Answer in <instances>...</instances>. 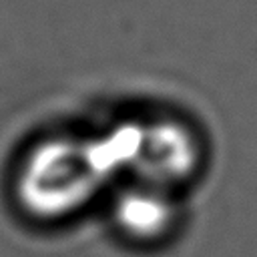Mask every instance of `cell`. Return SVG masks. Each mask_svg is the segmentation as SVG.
<instances>
[{"label": "cell", "instance_id": "2", "mask_svg": "<svg viewBox=\"0 0 257 257\" xmlns=\"http://www.w3.org/2000/svg\"><path fill=\"white\" fill-rule=\"evenodd\" d=\"M124 175L122 181L147 183L179 193L203 165V143L185 120L159 116H133L116 122Z\"/></svg>", "mask_w": 257, "mask_h": 257}, {"label": "cell", "instance_id": "1", "mask_svg": "<svg viewBox=\"0 0 257 257\" xmlns=\"http://www.w3.org/2000/svg\"><path fill=\"white\" fill-rule=\"evenodd\" d=\"M114 185L100 135L46 133L12 163L8 197L26 221L52 227L84 213Z\"/></svg>", "mask_w": 257, "mask_h": 257}, {"label": "cell", "instance_id": "3", "mask_svg": "<svg viewBox=\"0 0 257 257\" xmlns=\"http://www.w3.org/2000/svg\"><path fill=\"white\" fill-rule=\"evenodd\" d=\"M110 221L135 245H159L179 229L183 211L179 193L147 183L120 181L110 191Z\"/></svg>", "mask_w": 257, "mask_h": 257}]
</instances>
